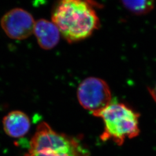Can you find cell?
<instances>
[{
	"mask_svg": "<svg viewBox=\"0 0 156 156\" xmlns=\"http://www.w3.org/2000/svg\"><path fill=\"white\" fill-rule=\"evenodd\" d=\"M25 156H82L73 153H61V154H54V153H46L42 152H33L29 151L25 154Z\"/></svg>",
	"mask_w": 156,
	"mask_h": 156,
	"instance_id": "9c48e42d",
	"label": "cell"
},
{
	"mask_svg": "<svg viewBox=\"0 0 156 156\" xmlns=\"http://www.w3.org/2000/svg\"><path fill=\"white\" fill-rule=\"evenodd\" d=\"M30 151L46 153H73L88 156L77 140L55 131L45 122L40 123L30 140Z\"/></svg>",
	"mask_w": 156,
	"mask_h": 156,
	"instance_id": "3957f363",
	"label": "cell"
},
{
	"mask_svg": "<svg viewBox=\"0 0 156 156\" xmlns=\"http://www.w3.org/2000/svg\"><path fill=\"white\" fill-rule=\"evenodd\" d=\"M35 22L27 11L15 8L8 12L2 17L1 27L6 34L12 39H26L34 33Z\"/></svg>",
	"mask_w": 156,
	"mask_h": 156,
	"instance_id": "5b68a950",
	"label": "cell"
},
{
	"mask_svg": "<svg viewBox=\"0 0 156 156\" xmlns=\"http://www.w3.org/2000/svg\"><path fill=\"white\" fill-rule=\"evenodd\" d=\"M149 93L151 94V97L156 102V83L152 88L149 89Z\"/></svg>",
	"mask_w": 156,
	"mask_h": 156,
	"instance_id": "30bf717a",
	"label": "cell"
},
{
	"mask_svg": "<svg viewBox=\"0 0 156 156\" xmlns=\"http://www.w3.org/2000/svg\"><path fill=\"white\" fill-rule=\"evenodd\" d=\"M105 128L102 138L112 139L118 145L127 138H133L140 133V115L122 103H113L101 113Z\"/></svg>",
	"mask_w": 156,
	"mask_h": 156,
	"instance_id": "7a4b0ae2",
	"label": "cell"
},
{
	"mask_svg": "<svg viewBox=\"0 0 156 156\" xmlns=\"http://www.w3.org/2000/svg\"><path fill=\"white\" fill-rule=\"evenodd\" d=\"M124 6L136 15H144L151 11L154 8L153 1H123Z\"/></svg>",
	"mask_w": 156,
	"mask_h": 156,
	"instance_id": "ba28073f",
	"label": "cell"
},
{
	"mask_svg": "<svg viewBox=\"0 0 156 156\" xmlns=\"http://www.w3.org/2000/svg\"><path fill=\"white\" fill-rule=\"evenodd\" d=\"M77 97L81 106L97 117L112 103L109 86L104 80L95 77L82 81L78 87Z\"/></svg>",
	"mask_w": 156,
	"mask_h": 156,
	"instance_id": "277c9868",
	"label": "cell"
},
{
	"mask_svg": "<svg viewBox=\"0 0 156 156\" xmlns=\"http://www.w3.org/2000/svg\"><path fill=\"white\" fill-rule=\"evenodd\" d=\"M52 22L68 42L89 37L100 26V20L88 1L64 0L55 8Z\"/></svg>",
	"mask_w": 156,
	"mask_h": 156,
	"instance_id": "6da1fadb",
	"label": "cell"
},
{
	"mask_svg": "<svg viewBox=\"0 0 156 156\" xmlns=\"http://www.w3.org/2000/svg\"><path fill=\"white\" fill-rule=\"evenodd\" d=\"M2 124L6 135L13 138H19L28 133L31 122L26 113L20 111H14L3 118Z\"/></svg>",
	"mask_w": 156,
	"mask_h": 156,
	"instance_id": "52a82bcc",
	"label": "cell"
},
{
	"mask_svg": "<svg viewBox=\"0 0 156 156\" xmlns=\"http://www.w3.org/2000/svg\"><path fill=\"white\" fill-rule=\"evenodd\" d=\"M34 33L40 47L45 50L55 47L61 35L56 24L46 19H40L35 22Z\"/></svg>",
	"mask_w": 156,
	"mask_h": 156,
	"instance_id": "8992f818",
	"label": "cell"
}]
</instances>
